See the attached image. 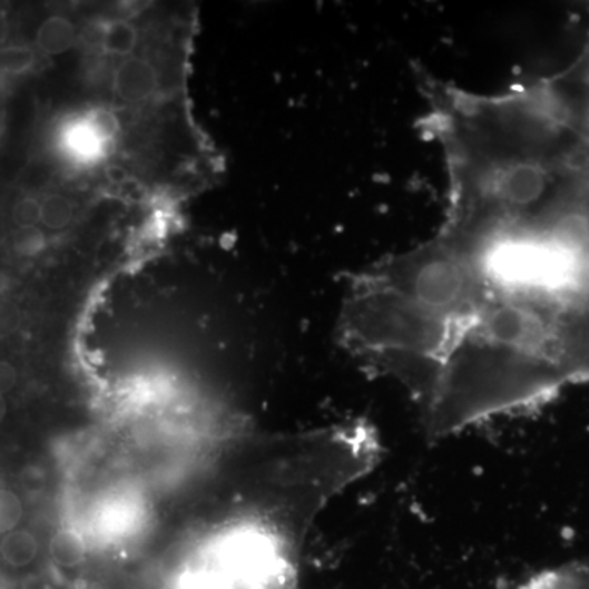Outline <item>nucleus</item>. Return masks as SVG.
<instances>
[{
  "label": "nucleus",
  "instance_id": "obj_1",
  "mask_svg": "<svg viewBox=\"0 0 589 589\" xmlns=\"http://www.w3.org/2000/svg\"><path fill=\"white\" fill-rule=\"evenodd\" d=\"M421 127L441 146L449 180L441 235L475 259L504 242L563 243L583 218L589 143L537 81L480 96L421 72Z\"/></svg>",
  "mask_w": 589,
  "mask_h": 589
},
{
  "label": "nucleus",
  "instance_id": "obj_3",
  "mask_svg": "<svg viewBox=\"0 0 589 589\" xmlns=\"http://www.w3.org/2000/svg\"><path fill=\"white\" fill-rule=\"evenodd\" d=\"M156 89V71L141 58L125 59L115 72V90L127 102H141Z\"/></svg>",
  "mask_w": 589,
  "mask_h": 589
},
{
  "label": "nucleus",
  "instance_id": "obj_9",
  "mask_svg": "<svg viewBox=\"0 0 589 589\" xmlns=\"http://www.w3.org/2000/svg\"><path fill=\"white\" fill-rule=\"evenodd\" d=\"M23 516L22 503L9 490H0V534L13 531Z\"/></svg>",
  "mask_w": 589,
  "mask_h": 589
},
{
  "label": "nucleus",
  "instance_id": "obj_5",
  "mask_svg": "<svg viewBox=\"0 0 589 589\" xmlns=\"http://www.w3.org/2000/svg\"><path fill=\"white\" fill-rule=\"evenodd\" d=\"M0 556L3 562L13 568H26L38 557L37 537L26 529H13L3 534L0 542Z\"/></svg>",
  "mask_w": 589,
  "mask_h": 589
},
{
  "label": "nucleus",
  "instance_id": "obj_8",
  "mask_svg": "<svg viewBox=\"0 0 589 589\" xmlns=\"http://www.w3.org/2000/svg\"><path fill=\"white\" fill-rule=\"evenodd\" d=\"M51 557L59 567H75L82 560L84 546L78 536L72 532H59L51 540Z\"/></svg>",
  "mask_w": 589,
  "mask_h": 589
},
{
  "label": "nucleus",
  "instance_id": "obj_13",
  "mask_svg": "<svg viewBox=\"0 0 589 589\" xmlns=\"http://www.w3.org/2000/svg\"><path fill=\"white\" fill-rule=\"evenodd\" d=\"M16 382L17 374L12 365L7 364V362H0V393L6 395L9 390L13 389Z\"/></svg>",
  "mask_w": 589,
  "mask_h": 589
},
{
  "label": "nucleus",
  "instance_id": "obj_10",
  "mask_svg": "<svg viewBox=\"0 0 589 589\" xmlns=\"http://www.w3.org/2000/svg\"><path fill=\"white\" fill-rule=\"evenodd\" d=\"M33 51L28 48L19 47H0V75H19L27 71L33 62Z\"/></svg>",
  "mask_w": 589,
  "mask_h": 589
},
{
  "label": "nucleus",
  "instance_id": "obj_6",
  "mask_svg": "<svg viewBox=\"0 0 589 589\" xmlns=\"http://www.w3.org/2000/svg\"><path fill=\"white\" fill-rule=\"evenodd\" d=\"M136 41H138V31L130 22L117 20L104 31L102 47L107 53L115 56H128L134 53Z\"/></svg>",
  "mask_w": 589,
  "mask_h": 589
},
{
  "label": "nucleus",
  "instance_id": "obj_2",
  "mask_svg": "<svg viewBox=\"0 0 589 589\" xmlns=\"http://www.w3.org/2000/svg\"><path fill=\"white\" fill-rule=\"evenodd\" d=\"M540 84L567 124L589 143V40L567 69Z\"/></svg>",
  "mask_w": 589,
  "mask_h": 589
},
{
  "label": "nucleus",
  "instance_id": "obj_7",
  "mask_svg": "<svg viewBox=\"0 0 589 589\" xmlns=\"http://www.w3.org/2000/svg\"><path fill=\"white\" fill-rule=\"evenodd\" d=\"M75 216V207L62 195H50L41 202V225L48 229H65Z\"/></svg>",
  "mask_w": 589,
  "mask_h": 589
},
{
  "label": "nucleus",
  "instance_id": "obj_12",
  "mask_svg": "<svg viewBox=\"0 0 589 589\" xmlns=\"http://www.w3.org/2000/svg\"><path fill=\"white\" fill-rule=\"evenodd\" d=\"M118 131V120L111 111L97 110L90 115L87 134L92 136L96 141H108L114 138Z\"/></svg>",
  "mask_w": 589,
  "mask_h": 589
},
{
  "label": "nucleus",
  "instance_id": "obj_15",
  "mask_svg": "<svg viewBox=\"0 0 589 589\" xmlns=\"http://www.w3.org/2000/svg\"><path fill=\"white\" fill-rule=\"evenodd\" d=\"M6 414H7L6 399H3L2 393H0V423H2L3 418H6Z\"/></svg>",
  "mask_w": 589,
  "mask_h": 589
},
{
  "label": "nucleus",
  "instance_id": "obj_4",
  "mask_svg": "<svg viewBox=\"0 0 589 589\" xmlns=\"http://www.w3.org/2000/svg\"><path fill=\"white\" fill-rule=\"evenodd\" d=\"M76 43V27L66 17L53 16L38 28L37 47L45 55H62Z\"/></svg>",
  "mask_w": 589,
  "mask_h": 589
},
{
  "label": "nucleus",
  "instance_id": "obj_11",
  "mask_svg": "<svg viewBox=\"0 0 589 589\" xmlns=\"http://www.w3.org/2000/svg\"><path fill=\"white\" fill-rule=\"evenodd\" d=\"M12 222L19 228L33 229L41 223V202L33 197H23L13 205Z\"/></svg>",
  "mask_w": 589,
  "mask_h": 589
},
{
  "label": "nucleus",
  "instance_id": "obj_14",
  "mask_svg": "<svg viewBox=\"0 0 589 589\" xmlns=\"http://www.w3.org/2000/svg\"><path fill=\"white\" fill-rule=\"evenodd\" d=\"M7 37H9V23H7L3 17H0V47H3V43H6Z\"/></svg>",
  "mask_w": 589,
  "mask_h": 589
}]
</instances>
